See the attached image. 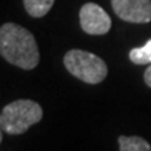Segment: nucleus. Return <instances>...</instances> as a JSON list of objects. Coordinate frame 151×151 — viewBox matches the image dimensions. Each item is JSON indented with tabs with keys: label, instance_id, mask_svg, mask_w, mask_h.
<instances>
[{
	"label": "nucleus",
	"instance_id": "f257e3e1",
	"mask_svg": "<svg viewBox=\"0 0 151 151\" xmlns=\"http://www.w3.org/2000/svg\"><path fill=\"white\" fill-rule=\"evenodd\" d=\"M0 55L9 63L24 70H32L39 63V50L34 35L14 22L0 27Z\"/></svg>",
	"mask_w": 151,
	"mask_h": 151
},
{
	"label": "nucleus",
	"instance_id": "f03ea898",
	"mask_svg": "<svg viewBox=\"0 0 151 151\" xmlns=\"http://www.w3.org/2000/svg\"><path fill=\"white\" fill-rule=\"evenodd\" d=\"M43 116L42 106L32 99H17L0 113V127L7 134H22Z\"/></svg>",
	"mask_w": 151,
	"mask_h": 151
},
{
	"label": "nucleus",
	"instance_id": "7ed1b4c3",
	"mask_svg": "<svg viewBox=\"0 0 151 151\" xmlns=\"http://www.w3.org/2000/svg\"><path fill=\"white\" fill-rule=\"evenodd\" d=\"M63 63L71 76L87 84H99L108 74V66L99 56L81 49L69 50Z\"/></svg>",
	"mask_w": 151,
	"mask_h": 151
},
{
	"label": "nucleus",
	"instance_id": "20e7f679",
	"mask_svg": "<svg viewBox=\"0 0 151 151\" xmlns=\"http://www.w3.org/2000/svg\"><path fill=\"white\" fill-rule=\"evenodd\" d=\"M80 25L88 35H105L112 21L108 13L95 3H86L80 9Z\"/></svg>",
	"mask_w": 151,
	"mask_h": 151
},
{
	"label": "nucleus",
	"instance_id": "39448f33",
	"mask_svg": "<svg viewBox=\"0 0 151 151\" xmlns=\"http://www.w3.org/2000/svg\"><path fill=\"white\" fill-rule=\"evenodd\" d=\"M112 9L123 21L133 24L151 21V0H112Z\"/></svg>",
	"mask_w": 151,
	"mask_h": 151
},
{
	"label": "nucleus",
	"instance_id": "423d86ee",
	"mask_svg": "<svg viewBox=\"0 0 151 151\" xmlns=\"http://www.w3.org/2000/svg\"><path fill=\"white\" fill-rule=\"evenodd\" d=\"M119 151H151L148 141L139 136H120Z\"/></svg>",
	"mask_w": 151,
	"mask_h": 151
},
{
	"label": "nucleus",
	"instance_id": "0eeeda50",
	"mask_svg": "<svg viewBox=\"0 0 151 151\" xmlns=\"http://www.w3.org/2000/svg\"><path fill=\"white\" fill-rule=\"evenodd\" d=\"M55 0H24V7L31 17H45L52 9Z\"/></svg>",
	"mask_w": 151,
	"mask_h": 151
},
{
	"label": "nucleus",
	"instance_id": "6e6552de",
	"mask_svg": "<svg viewBox=\"0 0 151 151\" xmlns=\"http://www.w3.org/2000/svg\"><path fill=\"white\" fill-rule=\"evenodd\" d=\"M129 59L134 65H151V39L140 48L132 49L129 52Z\"/></svg>",
	"mask_w": 151,
	"mask_h": 151
},
{
	"label": "nucleus",
	"instance_id": "1a4fd4ad",
	"mask_svg": "<svg viewBox=\"0 0 151 151\" xmlns=\"http://www.w3.org/2000/svg\"><path fill=\"white\" fill-rule=\"evenodd\" d=\"M144 81H146V84L151 88V65L147 67V70L144 71Z\"/></svg>",
	"mask_w": 151,
	"mask_h": 151
},
{
	"label": "nucleus",
	"instance_id": "9d476101",
	"mask_svg": "<svg viewBox=\"0 0 151 151\" xmlns=\"http://www.w3.org/2000/svg\"><path fill=\"white\" fill-rule=\"evenodd\" d=\"M1 140H3V134H1V127H0V143H1Z\"/></svg>",
	"mask_w": 151,
	"mask_h": 151
}]
</instances>
